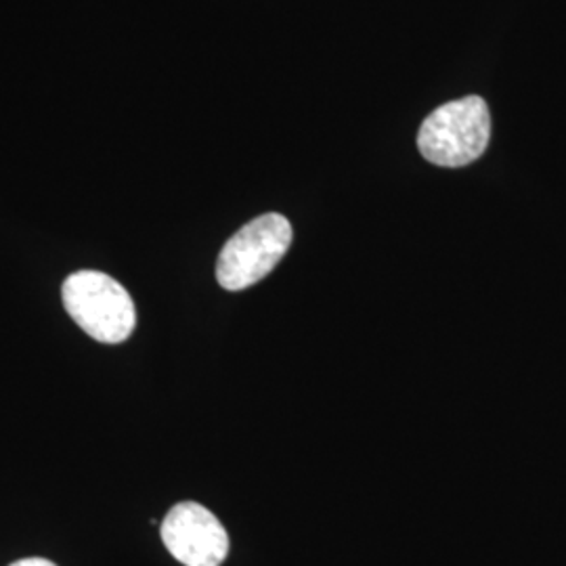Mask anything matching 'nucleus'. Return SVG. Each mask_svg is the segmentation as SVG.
I'll list each match as a JSON object with an SVG mask.
<instances>
[{
    "label": "nucleus",
    "mask_w": 566,
    "mask_h": 566,
    "mask_svg": "<svg viewBox=\"0 0 566 566\" xmlns=\"http://www.w3.org/2000/svg\"><path fill=\"white\" fill-rule=\"evenodd\" d=\"M63 306L82 332L103 344H120L137 327V308L126 287L102 271H76L61 287Z\"/></svg>",
    "instance_id": "f257e3e1"
},
{
    "label": "nucleus",
    "mask_w": 566,
    "mask_h": 566,
    "mask_svg": "<svg viewBox=\"0 0 566 566\" xmlns=\"http://www.w3.org/2000/svg\"><path fill=\"white\" fill-rule=\"evenodd\" d=\"M491 139V114L485 99L468 95L434 109L418 133L420 154L428 163L460 168L479 160Z\"/></svg>",
    "instance_id": "f03ea898"
},
{
    "label": "nucleus",
    "mask_w": 566,
    "mask_h": 566,
    "mask_svg": "<svg viewBox=\"0 0 566 566\" xmlns=\"http://www.w3.org/2000/svg\"><path fill=\"white\" fill-rule=\"evenodd\" d=\"M292 245V224L277 214L269 212L248 224L224 243L219 263L217 282L229 292H240L263 282L264 277L280 264Z\"/></svg>",
    "instance_id": "7ed1b4c3"
},
{
    "label": "nucleus",
    "mask_w": 566,
    "mask_h": 566,
    "mask_svg": "<svg viewBox=\"0 0 566 566\" xmlns=\"http://www.w3.org/2000/svg\"><path fill=\"white\" fill-rule=\"evenodd\" d=\"M163 542L185 566H221L229 554V535L221 521L196 502H182L164 518Z\"/></svg>",
    "instance_id": "20e7f679"
},
{
    "label": "nucleus",
    "mask_w": 566,
    "mask_h": 566,
    "mask_svg": "<svg viewBox=\"0 0 566 566\" xmlns=\"http://www.w3.org/2000/svg\"><path fill=\"white\" fill-rule=\"evenodd\" d=\"M11 566H57L53 565L51 560H44V558H23V560H18V563H13Z\"/></svg>",
    "instance_id": "39448f33"
}]
</instances>
